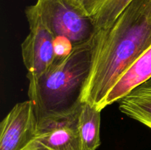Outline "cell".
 I'll use <instances>...</instances> for the list:
<instances>
[{"label": "cell", "instance_id": "8992f818", "mask_svg": "<svg viewBox=\"0 0 151 150\" xmlns=\"http://www.w3.org/2000/svg\"><path fill=\"white\" fill-rule=\"evenodd\" d=\"M36 114L33 102L17 103L0 125V150H22L35 136Z\"/></svg>", "mask_w": 151, "mask_h": 150}, {"label": "cell", "instance_id": "7c38bea8", "mask_svg": "<svg viewBox=\"0 0 151 150\" xmlns=\"http://www.w3.org/2000/svg\"><path fill=\"white\" fill-rule=\"evenodd\" d=\"M107 0H74L91 19L97 13Z\"/></svg>", "mask_w": 151, "mask_h": 150}, {"label": "cell", "instance_id": "9c48e42d", "mask_svg": "<svg viewBox=\"0 0 151 150\" xmlns=\"http://www.w3.org/2000/svg\"><path fill=\"white\" fill-rule=\"evenodd\" d=\"M100 113L96 106L83 101L78 115V131L83 150H97L100 146Z\"/></svg>", "mask_w": 151, "mask_h": 150}, {"label": "cell", "instance_id": "8fae6325", "mask_svg": "<svg viewBox=\"0 0 151 150\" xmlns=\"http://www.w3.org/2000/svg\"><path fill=\"white\" fill-rule=\"evenodd\" d=\"M55 59H63L67 57L75 46L69 40L64 37H55L54 39Z\"/></svg>", "mask_w": 151, "mask_h": 150}, {"label": "cell", "instance_id": "5b68a950", "mask_svg": "<svg viewBox=\"0 0 151 150\" xmlns=\"http://www.w3.org/2000/svg\"><path fill=\"white\" fill-rule=\"evenodd\" d=\"M78 110L38 119L35 136L22 150H83L78 131Z\"/></svg>", "mask_w": 151, "mask_h": 150}, {"label": "cell", "instance_id": "30bf717a", "mask_svg": "<svg viewBox=\"0 0 151 150\" xmlns=\"http://www.w3.org/2000/svg\"><path fill=\"white\" fill-rule=\"evenodd\" d=\"M134 0H107L92 18L97 30L110 26Z\"/></svg>", "mask_w": 151, "mask_h": 150}, {"label": "cell", "instance_id": "277c9868", "mask_svg": "<svg viewBox=\"0 0 151 150\" xmlns=\"http://www.w3.org/2000/svg\"><path fill=\"white\" fill-rule=\"evenodd\" d=\"M25 14L29 32L22 44V54L29 82L45 73L54 61L55 36L43 23L32 5L27 7Z\"/></svg>", "mask_w": 151, "mask_h": 150}, {"label": "cell", "instance_id": "6da1fadb", "mask_svg": "<svg viewBox=\"0 0 151 150\" xmlns=\"http://www.w3.org/2000/svg\"><path fill=\"white\" fill-rule=\"evenodd\" d=\"M94 40L82 102L98 109L121 74L151 46V0H134L110 26L98 30Z\"/></svg>", "mask_w": 151, "mask_h": 150}, {"label": "cell", "instance_id": "52a82bcc", "mask_svg": "<svg viewBox=\"0 0 151 150\" xmlns=\"http://www.w3.org/2000/svg\"><path fill=\"white\" fill-rule=\"evenodd\" d=\"M151 79V46L118 78L102 101L98 110L119 101L133 90Z\"/></svg>", "mask_w": 151, "mask_h": 150}, {"label": "cell", "instance_id": "3957f363", "mask_svg": "<svg viewBox=\"0 0 151 150\" xmlns=\"http://www.w3.org/2000/svg\"><path fill=\"white\" fill-rule=\"evenodd\" d=\"M33 8L55 37H64L74 46L88 42L98 30L94 21L74 0H37Z\"/></svg>", "mask_w": 151, "mask_h": 150}, {"label": "cell", "instance_id": "7a4b0ae2", "mask_svg": "<svg viewBox=\"0 0 151 150\" xmlns=\"http://www.w3.org/2000/svg\"><path fill=\"white\" fill-rule=\"evenodd\" d=\"M94 37L74 47L67 57L55 58L45 73L29 81L28 96L37 120L78 111L92 66Z\"/></svg>", "mask_w": 151, "mask_h": 150}, {"label": "cell", "instance_id": "ba28073f", "mask_svg": "<svg viewBox=\"0 0 151 150\" xmlns=\"http://www.w3.org/2000/svg\"><path fill=\"white\" fill-rule=\"evenodd\" d=\"M119 110L151 129V79L119 101Z\"/></svg>", "mask_w": 151, "mask_h": 150}]
</instances>
